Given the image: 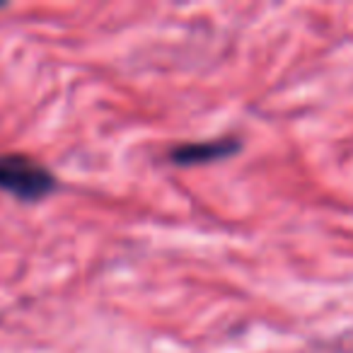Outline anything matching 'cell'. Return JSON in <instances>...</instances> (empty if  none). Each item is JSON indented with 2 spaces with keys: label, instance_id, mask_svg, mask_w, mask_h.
I'll return each mask as SVG.
<instances>
[{
  "label": "cell",
  "instance_id": "7a4b0ae2",
  "mask_svg": "<svg viewBox=\"0 0 353 353\" xmlns=\"http://www.w3.org/2000/svg\"><path fill=\"white\" fill-rule=\"evenodd\" d=\"M235 150V143L230 141H218V143H203V145H184L174 150L176 162H208L216 157H225Z\"/></svg>",
  "mask_w": 353,
  "mask_h": 353
},
{
  "label": "cell",
  "instance_id": "6da1fadb",
  "mask_svg": "<svg viewBox=\"0 0 353 353\" xmlns=\"http://www.w3.org/2000/svg\"><path fill=\"white\" fill-rule=\"evenodd\" d=\"M56 187L54 176L25 155L0 157V189L15 194L17 199L37 201Z\"/></svg>",
  "mask_w": 353,
  "mask_h": 353
}]
</instances>
